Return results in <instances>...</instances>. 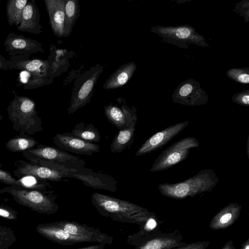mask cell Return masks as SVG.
<instances>
[{
	"mask_svg": "<svg viewBox=\"0 0 249 249\" xmlns=\"http://www.w3.org/2000/svg\"><path fill=\"white\" fill-rule=\"evenodd\" d=\"M8 60L9 70L25 71L30 74L27 81L23 85L25 89H34L53 81L48 60L31 58L25 55L11 56Z\"/></svg>",
	"mask_w": 249,
	"mask_h": 249,
	"instance_id": "5",
	"label": "cell"
},
{
	"mask_svg": "<svg viewBox=\"0 0 249 249\" xmlns=\"http://www.w3.org/2000/svg\"><path fill=\"white\" fill-rule=\"evenodd\" d=\"M242 206L237 203H231L214 215L209 223L213 230H223L232 225L238 219Z\"/></svg>",
	"mask_w": 249,
	"mask_h": 249,
	"instance_id": "20",
	"label": "cell"
},
{
	"mask_svg": "<svg viewBox=\"0 0 249 249\" xmlns=\"http://www.w3.org/2000/svg\"><path fill=\"white\" fill-rule=\"evenodd\" d=\"M91 200L102 216L123 223H134L133 214L148 211L132 202L97 192L92 194Z\"/></svg>",
	"mask_w": 249,
	"mask_h": 249,
	"instance_id": "4",
	"label": "cell"
},
{
	"mask_svg": "<svg viewBox=\"0 0 249 249\" xmlns=\"http://www.w3.org/2000/svg\"><path fill=\"white\" fill-rule=\"evenodd\" d=\"M18 212L14 209L3 205H0V217L10 220L18 218Z\"/></svg>",
	"mask_w": 249,
	"mask_h": 249,
	"instance_id": "31",
	"label": "cell"
},
{
	"mask_svg": "<svg viewBox=\"0 0 249 249\" xmlns=\"http://www.w3.org/2000/svg\"><path fill=\"white\" fill-rule=\"evenodd\" d=\"M72 135L90 143L99 142L101 135L92 124L86 125L83 122L76 124L71 132Z\"/></svg>",
	"mask_w": 249,
	"mask_h": 249,
	"instance_id": "24",
	"label": "cell"
},
{
	"mask_svg": "<svg viewBox=\"0 0 249 249\" xmlns=\"http://www.w3.org/2000/svg\"><path fill=\"white\" fill-rule=\"evenodd\" d=\"M28 2V0H10L7 1L6 16L9 25H19L23 9Z\"/></svg>",
	"mask_w": 249,
	"mask_h": 249,
	"instance_id": "25",
	"label": "cell"
},
{
	"mask_svg": "<svg viewBox=\"0 0 249 249\" xmlns=\"http://www.w3.org/2000/svg\"><path fill=\"white\" fill-rule=\"evenodd\" d=\"M15 165L16 168L14 170V173L19 178L32 176L46 181H68L65 179L67 178V173L45 165L21 160H16Z\"/></svg>",
	"mask_w": 249,
	"mask_h": 249,
	"instance_id": "12",
	"label": "cell"
},
{
	"mask_svg": "<svg viewBox=\"0 0 249 249\" xmlns=\"http://www.w3.org/2000/svg\"><path fill=\"white\" fill-rule=\"evenodd\" d=\"M137 65L130 62L121 66L106 80L103 85L105 89H112L120 88L126 84L133 75Z\"/></svg>",
	"mask_w": 249,
	"mask_h": 249,
	"instance_id": "21",
	"label": "cell"
},
{
	"mask_svg": "<svg viewBox=\"0 0 249 249\" xmlns=\"http://www.w3.org/2000/svg\"><path fill=\"white\" fill-rule=\"evenodd\" d=\"M210 244L209 241H200L186 243L184 245L172 249H206Z\"/></svg>",
	"mask_w": 249,
	"mask_h": 249,
	"instance_id": "34",
	"label": "cell"
},
{
	"mask_svg": "<svg viewBox=\"0 0 249 249\" xmlns=\"http://www.w3.org/2000/svg\"><path fill=\"white\" fill-rule=\"evenodd\" d=\"M137 120H134L130 124H126L125 127L120 130L115 135L110 145L112 153H121L131 145L134 141Z\"/></svg>",
	"mask_w": 249,
	"mask_h": 249,
	"instance_id": "22",
	"label": "cell"
},
{
	"mask_svg": "<svg viewBox=\"0 0 249 249\" xmlns=\"http://www.w3.org/2000/svg\"><path fill=\"white\" fill-rule=\"evenodd\" d=\"M103 71L100 65L92 68L82 74L79 82L74 86L71 98L68 113L73 114L79 108L89 103L97 80Z\"/></svg>",
	"mask_w": 249,
	"mask_h": 249,
	"instance_id": "7",
	"label": "cell"
},
{
	"mask_svg": "<svg viewBox=\"0 0 249 249\" xmlns=\"http://www.w3.org/2000/svg\"><path fill=\"white\" fill-rule=\"evenodd\" d=\"M248 68L231 69L227 72L228 76L236 82L241 84H248L249 82Z\"/></svg>",
	"mask_w": 249,
	"mask_h": 249,
	"instance_id": "30",
	"label": "cell"
},
{
	"mask_svg": "<svg viewBox=\"0 0 249 249\" xmlns=\"http://www.w3.org/2000/svg\"><path fill=\"white\" fill-rule=\"evenodd\" d=\"M3 119V116L0 114V121L2 120Z\"/></svg>",
	"mask_w": 249,
	"mask_h": 249,
	"instance_id": "40",
	"label": "cell"
},
{
	"mask_svg": "<svg viewBox=\"0 0 249 249\" xmlns=\"http://www.w3.org/2000/svg\"><path fill=\"white\" fill-rule=\"evenodd\" d=\"M221 249H236L231 240L228 241Z\"/></svg>",
	"mask_w": 249,
	"mask_h": 249,
	"instance_id": "37",
	"label": "cell"
},
{
	"mask_svg": "<svg viewBox=\"0 0 249 249\" xmlns=\"http://www.w3.org/2000/svg\"><path fill=\"white\" fill-rule=\"evenodd\" d=\"M16 136L9 140L5 144L6 148L13 152H23L33 148L38 142L33 138L28 136Z\"/></svg>",
	"mask_w": 249,
	"mask_h": 249,
	"instance_id": "26",
	"label": "cell"
},
{
	"mask_svg": "<svg viewBox=\"0 0 249 249\" xmlns=\"http://www.w3.org/2000/svg\"><path fill=\"white\" fill-rule=\"evenodd\" d=\"M20 186L25 188L40 191L50 190L52 189L50 183L34 176H26L18 179Z\"/></svg>",
	"mask_w": 249,
	"mask_h": 249,
	"instance_id": "28",
	"label": "cell"
},
{
	"mask_svg": "<svg viewBox=\"0 0 249 249\" xmlns=\"http://www.w3.org/2000/svg\"><path fill=\"white\" fill-rule=\"evenodd\" d=\"M189 123V121L178 123L154 134L140 147L135 156L149 154L161 147L183 131Z\"/></svg>",
	"mask_w": 249,
	"mask_h": 249,
	"instance_id": "14",
	"label": "cell"
},
{
	"mask_svg": "<svg viewBox=\"0 0 249 249\" xmlns=\"http://www.w3.org/2000/svg\"><path fill=\"white\" fill-rule=\"evenodd\" d=\"M5 51L11 56H30L37 52H44L42 43L36 40L26 38L21 35L9 33L4 42Z\"/></svg>",
	"mask_w": 249,
	"mask_h": 249,
	"instance_id": "15",
	"label": "cell"
},
{
	"mask_svg": "<svg viewBox=\"0 0 249 249\" xmlns=\"http://www.w3.org/2000/svg\"><path fill=\"white\" fill-rule=\"evenodd\" d=\"M186 243L183 241L182 234L178 230L168 233L160 231L147 237L133 249H172Z\"/></svg>",
	"mask_w": 249,
	"mask_h": 249,
	"instance_id": "17",
	"label": "cell"
},
{
	"mask_svg": "<svg viewBox=\"0 0 249 249\" xmlns=\"http://www.w3.org/2000/svg\"><path fill=\"white\" fill-rule=\"evenodd\" d=\"M240 249H249V238L243 242Z\"/></svg>",
	"mask_w": 249,
	"mask_h": 249,
	"instance_id": "38",
	"label": "cell"
},
{
	"mask_svg": "<svg viewBox=\"0 0 249 249\" xmlns=\"http://www.w3.org/2000/svg\"><path fill=\"white\" fill-rule=\"evenodd\" d=\"M218 181L219 178L213 170L202 169L186 180L175 183H160L158 188L164 196L183 199L211 192Z\"/></svg>",
	"mask_w": 249,
	"mask_h": 249,
	"instance_id": "2",
	"label": "cell"
},
{
	"mask_svg": "<svg viewBox=\"0 0 249 249\" xmlns=\"http://www.w3.org/2000/svg\"><path fill=\"white\" fill-rule=\"evenodd\" d=\"M0 194L11 195L19 205L39 213L52 214L59 209L56 202L57 196L53 190L40 191L13 185L0 189Z\"/></svg>",
	"mask_w": 249,
	"mask_h": 249,
	"instance_id": "3",
	"label": "cell"
},
{
	"mask_svg": "<svg viewBox=\"0 0 249 249\" xmlns=\"http://www.w3.org/2000/svg\"><path fill=\"white\" fill-rule=\"evenodd\" d=\"M42 28L39 12L36 1L28 0L23 9L20 22L17 29L21 32L39 34L42 32Z\"/></svg>",
	"mask_w": 249,
	"mask_h": 249,
	"instance_id": "19",
	"label": "cell"
},
{
	"mask_svg": "<svg viewBox=\"0 0 249 249\" xmlns=\"http://www.w3.org/2000/svg\"><path fill=\"white\" fill-rule=\"evenodd\" d=\"M172 97L174 102L189 106L204 105L208 101L206 92L198 82L192 78L181 83Z\"/></svg>",
	"mask_w": 249,
	"mask_h": 249,
	"instance_id": "11",
	"label": "cell"
},
{
	"mask_svg": "<svg viewBox=\"0 0 249 249\" xmlns=\"http://www.w3.org/2000/svg\"><path fill=\"white\" fill-rule=\"evenodd\" d=\"M25 151L40 159L52 161L71 169L77 170L85 167L86 164L84 160L58 147L40 144Z\"/></svg>",
	"mask_w": 249,
	"mask_h": 249,
	"instance_id": "9",
	"label": "cell"
},
{
	"mask_svg": "<svg viewBox=\"0 0 249 249\" xmlns=\"http://www.w3.org/2000/svg\"><path fill=\"white\" fill-rule=\"evenodd\" d=\"M134 223L140 226L139 231L127 236L126 243L136 247L147 237L161 231L160 225L162 222L156 216V213L148 211L141 212L132 215Z\"/></svg>",
	"mask_w": 249,
	"mask_h": 249,
	"instance_id": "10",
	"label": "cell"
},
{
	"mask_svg": "<svg viewBox=\"0 0 249 249\" xmlns=\"http://www.w3.org/2000/svg\"><path fill=\"white\" fill-rule=\"evenodd\" d=\"M194 137L182 138L164 150L155 160L150 171L152 172L168 169L187 159L192 148L199 146Z\"/></svg>",
	"mask_w": 249,
	"mask_h": 249,
	"instance_id": "6",
	"label": "cell"
},
{
	"mask_svg": "<svg viewBox=\"0 0 249 249\" xmlns=\"http://www.w3.org/2000/svg\"><path fill=\"white\" fill-rule=\"evenodd\" d=\"M247 153L248 155V157H249V137L247 140Z\"/></svg>",
	"mask_w": 249,
	"mask_h": 249,
	"instance_id": "39",
	"label": "cell"
},
{
	"mask_svg": "<svg viewBox=\"0 0 249 249\" xmlns=\"http://www.w3.org/2000/svg\"><path fill=\"white\" fill-rule=\"evenodd\" d=\"M53 141L57 147L77 154L90 156L100 151L99 144L81 140L71 132L56 134L53 138Z\"/></svg>",
	"mask_w": 249,
	"mask_h": 249,
	"instance_id": "16",
	"label": "cell"
},
{
	"mask_svg": "<svg viewBox=\"0 0 249 249\" xmlns=\"http://www.w3.org/2000/svg\"><path fill=\"white\" fill-rule=\"evenodd\" d=\"M67 178L77 179L87 186L93 189H103L112 192L117 191L116 180L107 174L95 173L85 167H80L75 171L67 174Z\"/></svg>",
	"mask_w": 249,
	"mask_h": 249,
	"instance_id": "13",
	"label": "cell"
},
{
	"mask_svg": "<svg viewBox=\"0 0 249 249\" xmlns=\"http://www.w3.org/2000/svg\"><path fill=\"white\" fill-rule=\"evenodd\" d=\"M232 101L239 105L248 107L249 106V90L235 94L232 97Z\"/></svg>",
	"mask_w": 249,
	"mask_h": 249,
	"instance_id": "33",
	"label": "cell"
},
{
	"mask_svg": "<svg viewBox=\"0 0 249 249\" xmlns=\"http://www.w3.org/2000/svg\"><path fill=\"white\" fill-rule=\"evenodd\" d=\"M167 42L179 47H187L188 44H195L203 47L209 46L205 38L197 34L195 29L188 25L177 27L156 26L151 30Z\"/></svg>",
	"mask_w": 249,
	"mask_h": 249,
	"instance_id": "8",
	"label": "cell"
},
{
	"mask_svg": "<svg viewBox=\"0 0 249 249\" xmlns=\"http://www.w3.org/2000/svg\"><path fill=\"white\" fill-rule=\"evenodd\" d=\"M106 245L103 244L90 245L86 247L80 248L76 249H104Z\"/></svg>",
	"mask_w": 249,
	"mask_h": 249,
	"instance_id": "36",
	"label": "cell"
},
{
	"mask_svg": "<svg viewBox=\"0 0 249 249\" xmlns=\"http://www.w3.org/2000/svg\"><path fill=\"white\" fill-rule=\"evenodd\" d=\"M105 115L107 120L119 130L124 128L126 117L121 107L110 104L104 107Z\"/></svg>",
	"mask_w": 249,
	"mask_h": 249,
	"instance_id": "27",
	"label": "cell"
},
{
	"mask_svg": "<svg viewBox=\"0 0 249 249\" xmlns=\"http://www.w3.org/2000/svg\"><path fill=\"white\" fill-rule=\"evenodd\" d=\"M17 241L13 229L0 225V249H9Z\"/></svg>",
	"mask_w": 249,
	"mask_h": 249,
	"instance_id": "29",
	"label": "cell"
},
{
	"mask_svg": "<svg viewBox=\"0 0 249 249\" xmlns=\"http://www.w3.org/2000/svg\"><path fill=\"white\" fill-rule=\"evenodd\" d=\"M9 70V60H6L2 55L0 54V70L7 71Z\"/></svg>",
	"mask_w": 249,
	"mask_h": 249,
	"instance_id": "35",
	"label": "cell"
},
{
	"mask_svg": "<svg viewBox=\"0 0 249 249\" xmlns=\"http://www.w3.org/2000/svg\"><path fill=\"white\" fill-rule=\"evenodd\" d=\"M64 36L70 35L73 25L79 16L80 5L78 0H65Z\"/></svg>",
	"mask_w": 249,
	"mask_h": 249,
	"instance_id": "23",
	"label": "cell"
},
{
	"mask_svg": "<svg viewBox=\"0 0 249 249\" xmlns=\"http://www.w3.org/2000/svg\"><path fill=\"white\" fill-rule=\"evenodd\" d=\"M44 2L53 32L58 37L64 36L65 0H45Z\"/></svg>",
	"mask_w": 249,
	"mask_h": 249,
	"instance_id": "18",
	"label": "cell"
},
{
	"mask_svg": "<svg viewBox=\"0 0 249 249\" xmlns=\"http://www.w3.org/2000/svg\"><path fill=\"white\" fill-rule=\"evenodd\" d=\"M14 97L6 110L13 129L20 135H33L43 131L42 121L36 110V102L28 97L18 95L12 91Z\"/></svg>",
	"mask_w": 249,
	"mask_h": 249,
	"instance_id": "1",
	"label": "cell"
},
{
	"mask_svg": "<svg viewBox=\"0 0 249 249\" xmlns=\"http://www.w3.org/2000/svg\"><path fill=\"white\" fill-rule=\"evenodd\" d=\"M0 165V182L5 183L8 186L20 185L18 179L14 178L8 171L2 170Z\"/></svg>",
	"mask_w": 249,
	"mask_h": 249,
	"instance_id": "32",
	"label": "cell"
}]
</instances>
